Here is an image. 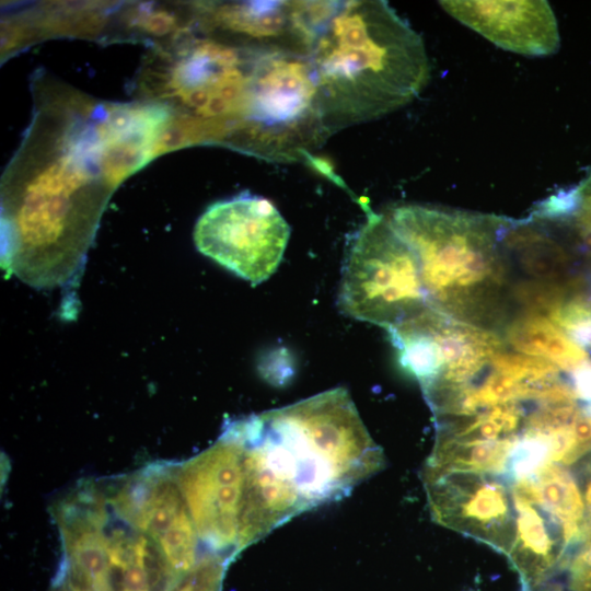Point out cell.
Masks as SVG:
<instances>
[{"label":"cell","mask_w":591,"mask_h":591,"mask_svg":"<svg viewBox=\"0 0 591 591\" xmlns=\"http://www.w3.org/2000/svg\"><path fill=\"white\" fill-rule=\"evenodd\" d=\"M1 194V264L38 289L80 277L115 190L92 135L71 121L33 123Z\"/></svg>","instance_id":"cell-1"},{"label":"cell","mask_w":591,"mask_h":591,"mask_svg":"<svg viewBox=\"0 0 591 591\" xmlns=\"http://www.w3.org/2000/svg\"><path fill=\"white\" fill-rule=\"evenodd\" d=\"M302 13L331 135L407 105L427 85L424 42L386 1H302Z\"/></svg>","instance_id":"cell-2"},{"label":"cell","mask_w":591,"mask_h":591,"mask_svg":"<svg viewBox=\"0 0 591 591\" xmlns=\"http://www.w3.org/2000/svg\"><path fill=\"white\" fill-rule=\"evenodd\" d=\"M386 215L417 258L430 308L499 334L513 311L510 219L422 205Z\"/></svg>","instance_id":"cell-3"},{"label":"cell","mask_w":591,"mask_h":591,"mask_svg":"<svg viewBox=\"0 0 591 591\" xmlns=\"http://www.w3.org/2000/svg\"><path fill=\"white\" fill-rule=\"evenodd\" d=\"M259 418L309 509L345 497L383 467L382 450L344 387Z\"/></svg>","instance_id":"cell-4"},{"label":"cell","mask_w":591,"mask_h":591,"mask_svg":"<svg viewBox=\"0 0 591 591\" xmlns=\"http://www.w3.org/2000/svg\"><path fill=\"white\" fill-rule=\"evenodd\" d=\"M263 48L192 38L158 57L149 90L186 120L194 144L229 146L245 118Z\"/></svg>","instance_id":"cell-5"},{"label":"cell","mask_w":591,"mask_h":591,"mask_svg":"<svg viewBox=\"0 0 591 591\" xmlns=\"http://www.w3.org/2000/svg\"><path fill=\"white\" fill-rule=\"evenodd\" d=\"M345 260L338 305L346 315L385 328L430 308L417 258L387 215L368 207Z\"/></svg>","instance_id":"cell-6"},{"label":"cell","mask_w":591,"mask_h":591,"mask_svg":"<svg viewBox=\"0 0 591 591\" xmlns=\"http://www.w3.org/2000/svg\"><path fill=\"white\" fill-rule=\"evenodd\" d=\"M176 478L200 544L229 560L241 552L244 444L234 421L204 452L176 463Z\"/></svg>","instance_id":"cell-7"},{"label":"cell","mask_w":591,"mask_h":591,"mask_svg":"<svg viewBox=\"0 0 591 591\" xmlns=\"http://www.w3.org/2000/svg\"><path fill=\"white\" fill-rule=\"evenodd\" d=\"M387 333L402 367L416 378L425 396L467 384L507 346L499 334L432 308Z\"/></svg>","instance_id":"cell-8"},{"label":"cell","mask_w":591,"mask_h":591,"mask_svg":"<svg viewBox=\"0 0 591 591\" xmlns=\"http://www.w3.org/2000/svg\"><path fill=\"white\" fill-rule=\"evenodd\" d=\"M289 236L290 227L278 209L251 194L215 202L194 230L200 253L253 286L276 271Z\"/></svg>","instance_id":"cell-9"},{"label":"cell","mask_w":591,"mask_h":591,"mask_svg":"<svg viewBox=\"0 0 591 591\" xmlns=\"http://www.w3.org/2000/svg\"><path fill=\"white\" fill-rule=\"evenodd\" d=\"M101 484L116 515L150 537L179 578L196 567L201 544L176 478V463H151Z\"/></svg>","instance_id":"cell-10"},{"label":"cell","mask_w":591,"mask_h":591,"mask_svg":"<svg viewBox=\"0 0 591 591\" xmlns=\"http://www.w3.org/2000/svg\"><path fill=\"white\" fill-rule=\"evenodd\" d=\"M422 480L437 523L509 555L515 537L509 476L425 466Z\"/></svg>","instance_id":"cell-11"},{"label":"cell","mask_w":591,"mask_h":591,"mask_svg":"<svg viewBox=\"0 0 591 591\" xmlns=\"http://www.w3.org/2000/svg\"><path fill=\"white\" fill-rule=\"evenodd\" d=\"M454 19L496 46L526 56L559 48L557 20L547 1H440Z\"/></svg>","instance_id":"cell-12"},{"label":"cell","mask_w":591,"mask_h":591,"mask_svg":"<svg viewBox=\"0 0 591 591\" xmlns=\"http://www.w3.org/2000/svg\"><path fill=\"white\" fill-rule=\"evenodd\" d=\"M199 21L220 39L250 47L306 55L300 1L199 4Z\"/></svg>","instance_id":"cell-13"},{"label":"cell","mask_w":591,"mask_h":591,"mask_svg":"<svg viewBox=\"0 0 591 591\" xmlns=\"http://www.w3.org/2000/svg\"><path fill=\"white\" fill-rule=\"evenodd\" d=\"M515 537L509 557L530 581H538L566 547L558 523L536 502L514 493Z\"/></svg>","instance_id":"cell-14"},{"label":"cell","mask_w":591,"mask_h":591,"mask_svg":"<svg viewBox=\"0 0 591 591\" xmlns=\"http://www.w3.org/2000/svg\"><path fill=\"white\" fill-rule=\"evenodd\" d=\"M499 335L510 349L547 360L566 371L589 360L584 348L541 314L515 312Z\"/></svg>","instance_id":"cell-15"},{"label":"cell","mask_w":591,"mask_h":591,"mask_svg":"<svg viewBox=\"0 0 591 591\" xmlns=\"http://www.w3.org/2000/svg\"><path fill=\"white\" fill-rule=\"evenodd\" d=\"M528 479L531 501L538 503L561 529L566 547L582 537L584 502L571 475L551 463Z\"/></svg>","instance_id":"cell-16"},{"label":"cell","mask_w":591,"mask_h":591,"mask_svg":"<svg viewBox=\"0 0 591 591\" xmlns=\"http://www.w3.org/2000/svg\"><path fill=\"white\" fill-rule=\"evenodd\" d=\"M518 437L496 441H455L436 438L425 466L508 476Z\"/></svg>","instance_id":"cell-17"},{"label":"cell","mask_w":591,"mask_h":591,"mask_svg":"<svg viewBox=\"0 0 591 591\" xmlns=\"http://www.w3.org/2000/svg\"><path fill=\"white\" fill-rule=\"evenodd\" d=\"M573 571L576 576L591 571V542L575 560Z\"/></svg>","instance_id":"cell-18"},{"label":"cell","mask_w":591,"mask_h":591,"mask_svg":"<svg viewBox=\"0 0 591 591\" xmlns=\"http://www.w3.org/2000/svg\"><path fill=\"white\" fill-rule=\"evenodd\" d=\"M584 513L587 517L583 520L582 537H584L586 535H591V478L587 484L584 493Z\"/></svg>","instance_id":"cell-19"}]
</instances>
